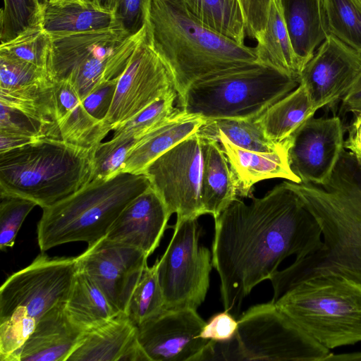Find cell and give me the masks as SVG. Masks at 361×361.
Instances as JSON below:
<instances>
[{"label":"cell","instance_id":"cell-40","mask_svg":"<svg viewBox=\"0 0 361 361\" xmlns=\"http://www.w3.org/2000/svg\"><path fill=\"white\" fill-rule=\"evenodd\" d=\"M0 133L33 140L60 139L59 132L13 107L0 104Z\"/></svg>","mask_w":361,"mask_h":361},{"label":"cell","instance_id":"cell-27","mask_svg":"<svg viewBox=\"0 0 361 361\" xmlns=\"http://www.w3.org/2000/svg\"><path fill=\"white\" fill-rule=\"evenodd\" d=\"M65 310L70 319L85 332L106 323L120 312L91 277L78 267Z\"/></svg>","mask_w":361,"mask_h":361},{"label":"cell","instance_id":"cell-3","mask_svg":"<svg viewBox=\"0 0 361 361\" xmlns=\"http://www.w3.org/2000/svg\"><path fill=\"white\" fill-rule=\"evenodd\" d=\"M147 35L173 75L179 99L199 80L258 61L255 47L210 29L181 0L151 1Z\"/></svg>","mask_w":361,"mask_h":361},{"label":"cell","instance_id":"cell-21","mask_svg":"<svg viewBox=\"0 0 361 361\" xmlns=\"http://www.w3.org/2000/svg\"><path fill=\"white\" fill-rule=\"evenodd\" d=\"M61 303L47 312L11 361H67L85 332L68 317Z\"/></svg>","mask_w":361,"mask_h":361},{"label":"cell","instance_id":"cell-16","mask_svg":"<svg viewBox=\"0 0 361 361\" xmlns=\"http://www.w3.org/2000/svg\"><path fill=\"white\" fill-rule=\"evenodd\" d=\"M343 133L339 116H313L290 136L289 164L301 183L322 185L329 179L344 149Z\"/></svg>","mask_w":361,"mask_h":361},{"label":"cell","instance_id":"cell-18","mask_svg":"<svg viewBox=\"0 0 361 361\" xmlns=\"http://www.w3.org/2000/svg\"><path fill=\"white\" fill-rule=\"evenodd\" d=\"M170 216L163 201L149 186L124 208L106 237L136 247L149 257L159 246Z\"/></svg>","mask_w":361,"mask_h":361},{"label":"cell","instance_id":"cell-6","mask_svg":"<svg viewBox=\"0 0 361 361\" xmlns=\"http://www.w3.org/2000/svg\"><path fill=\"white\" fill-rule=\"evenodd\" d=\"M77 269V257H50L42 252L4 282L0 288L1 361H11L39 319L66 302Z\"/></svg>","mask_w":361,"mask_h":361},{"label":"cell","instance_id":"cell-36","mask_svg":"<svg viewBox=\"0 0 361 361\" xmlns=\"http://www.w3.org/2000/svg\"><path fill=\"white\" fill-rule=\"evenodd\" d=\"M51 36L42 23L34 25L13 39L1 43L0 53L34 64L47 71Z\"/></svg>","mask_w":361,"mask_h":361},{"label":"cell","instance_id":"cell-4","mask_svg":"<svg viewBox=\"0 0 361 361\" xmlns=\"http://www.w3.org/2000/svg\"><path fill=\"white\" fill-rule=\"evenodd\" d=\"M93 155L52 138L0 152V195L51 206L92 180Z\"/></svg>","mask_w":361,"mask_h":361},{"label":"cell","instance_id":"cell-17","mask_svg":"<svg viewBox=\"0 0 361 361\" xmlns=\"http://www.w3.org/2000/svg\"><path fill=\"white\" fill-rule=\"evenodd\" d=\"M361 74V51L329 35L299 77L317 111L343 97Z\"/></svg>","mask_w":361,"mask_h":361},{"label":"cell","instance_id":"cell-45","mask_svg":"<svg viewBox=\"0 0 361 361\" xmlns=\"http://www.w3.org/2000/svg\"><path fill=\"white\" fill-rule=\"evenodd\" d=\"M238 324V322L230 312L224 310L214 314L205 323L200 336L216 342L229 341L234 337Z\"/></svg>","mask_w":361,"mask_h":361},{"label":"cell","instance_id":"cell-2","mask_svg":"<svg viewBox=\"0 0 361 361\" xmlns=\"http://www.w3.org/2000/svg\"><path fill=\"white\" fill-rule=\"evenodd\" d=\"M286 182L318 222L323 245L270 278L273 300L324 274L337 273L361 283V159L344 149L324 185Z\"/></svg>","mask_w":361,"mask_h":361},{"label":"cell","instance_id":"cell-48","mask_svg":"<svg viewBox=\"0 0 361 361\" xmlns=\"http://www.w3.org/2000/svg\"><path fill=\"white\" fill-rule=\"evenodd\" d=\"M326 361H361V353L334 355L331 353Z\"/></svg>","mask_w":361,"mask_h":361},{"label":"cell","instance_id":"cell-42","mask_svg":"<svg viewBox=\"0 0 361 361\" xmlns=\"http://www.w3.org/2000/svg\"><path fill=\"white\" fill-rule=\"evenodd\" d=\"M152 0H114L118 23L133 35L148 24Z\"/></svg>","mask_w":361,"mask_h":361},{"label":"cell","instance_id":"cell-9","mask_svg":"<svg viewBox=\"0 0 361 361\" xmlns=\"http://www.w3.org/2000/svg\"><path fill=\"white\" fill-rule=\"evenodd\" d=\"M147 35V25L133 35L120 25L50 35L48 76L53 82L68 81L82 101L101 83L123 73Z\"/></svg>","mask_w":361,"mask_h":361},{"label":"cell","instance_id":"cell-12","mask_svg":"<svg viewBox=\"0 0 361 361\" xmlns=\"http://www.w3.org/2000/svg\"><path fill=\"white\" fill-rule=\"evenodd\" d=\"M203 154L197 133L155 159L144 169L150 187L176 221L205 214L202 203Z\"/></svg>","mask_w":361,"mask_h":361},{"label":"cell","instance_id":"cell-29","mask_svg":"<svg viewBox=\"0 0 361 361\" xmlns=\"http://www.w3.org/2000/svg\"><path fill=\"white\" fill-rule=\"evenodd\" d=\"M257 42L255 47L258 61L299 80L300 72L279 0H271L265 30Z\"/></svg>","mask_w":361,"mask_h":361},{"label":"cell","instance_id":"cell-23","mask_svg":"<svg viewBox=\"0 0 361 361\" xmlns=\"http://www.w3.org/2000/svg\"><path fill=\"white\" fill-rule=\"evenodd\" d=\"M279 1L301 73L329 35L323 1Z\"/></svg>","mask_w":361,"mask_h":361},{"label":"cell","instance_id":"cell-51","mask_svg":"<svg viewBox=\"0 0 361 361\" xmlns=\"http://www.w3.org/2000/svg\"><path fill=\"white\" fill-rule=\"evenodd\" d=\"M357 2H358L361 5V0H355Z\"/></svg>","mask_w":361,"mask_h":361},{"label":"cell","instance_id":"cell-31","mask_svg":"<svg viewBox=\"0 0 361 361\" xmlns=\"http://www.w3.org/2000/svg\"><path fill=\"white\" fill-rule=\"evenodd\" d=\"M196 133L202 137L212 140L218 135H223L240 148L262 152L278 149L286 140L276 142L267 138L257 118L206 119Z\"/></svg>","mask_w":361,"mask_h":361},{"label":"cell","instance_id":"cell-8","mask_svg":"<svg viewBox=\"0 0 361 361\" xmlns=\"http://www.w3.org/2000/svg\"><path fill=\"white\" fill-rule=\"evenodd\" d=\"M298 85L297 78L255 61L194 82L179 99L180 110L205 119L256 118Z\"/></svg>","mask_w":361,"mask_h":361},{"label":"cell","instance_id":"cell-38","mask_svg":"<svg viewBox=\"0 0 361 361\" xmlns=\"http://www.w3.org/2000/svg\"><path fill=\"white\" fill-rule=\"evenodd\" d=\"M136 142L111 138L100 143L94 152L92 180H109L122 173L128 154Z\"/></svg>","mask_w":361,"mask_h":361},{"label":"cell","instance_id":"cell-50","mask_svg":"<svg viewBox=\"0 0 361 361\" xmlns=\"http://www.w3.org/2000/svg\"><path fill=\"white\" fill-rule=\"evenodd\" d=\"M355 116H356L355 118L361 119V113H356Z\"/></svg>","mask_w":361,"mask_h":361},{"label":"cell","instance_id":"cell-5","mask_svg":"<svg viewBox=\"0 0 361 361\" xmlns=\"http://www.w3.org/2000/svg\"><path fill=\"white\" fill-rule=\"evenodd\" d=\"M149 186L144 174L121 173L109 180H92L43 208L37 228L41 252L71 242L90 245L105 237L124 208Z\"/></svg>","mask_w":361,"mask_h":361},{"label":"cell","instance_id":"cell-34","mask_svg":"<svg viewBox=\"0 0 361 361\" xmlns=\"http://www.w3.org/2000/svg\"><path fill=\"white\" fill-rule=\"evenodd\" d=\"M329 35L361 51V5L355 0H322Z\"/></svg>","mask_w":361,"mask_h":361},{"label":"cell","instance_id":"cell-10","mask_svg":"<svg viewBox=\"0 0 361 361\" xmlns=\"http://www.w3.org/2000/svg\"><path fill=\"white\" fill-rule=\"evenodd\" d=\"M238 322L233 339L216 343L214 360L326 361L331 354L271 301L250 307Z\"/></svg>","mask_w":361,"mask_h":361},{"label":"cell","instance_id":"cell-1","mask_svg":"<svg viewBox=\"0 0 361 361\" xmlns=\"http://www.w3.org/2000/svg\"><path fill=\"white\" fill-rule=\"evenodd\" d=\"M250 204L236 199L214 219L212 262L219 274L224 310H238L253 288L286 257L321 249L316 219L286 181Z\"/></svg>","mask_w":361,"mask_h":361},{"label":"cell","instance_id":"cell-46","mask_svg":"<svg viewBox=\"0 0 361 361\" xmlns=\"http://www.w3.org/2000/svg\"><path fill=\"white\" fill-rule=\"evenodd\" d=\"M341 111L361 113V74L349 92L343 97Z\"/></svg>","mask_w":361,"mask_h":361},{"label":"cell","instance_id":"cell-7","mask_svg":"<svg viewBox=\"0 0 361 361\" xmlns=\"http://www.w3.org/2000/svg\"><path fill=\"white\" fill-rule=\"evenodd\" d=\"M274 303L329 350L361 341V283L352 279L337 273L312 276Z\"/></svg>","mask_w":361,"mask_h":361},{"label":"cell","instance_id":"cell-33","mask_svg":"<svg viewBox=\"0 0 361 361\" xmlns=\"http://www.w3.org/2000/svg\"><path fill=\"white\" fill-rule=\"evenodd\" d=\"M166 310L158 276V259L147 266L130 298L126 314L137 326Z\"/></svg>","mask_w":361,"mask_h":361},{"label":"cell","instance_id":"cell-35","mask_svg":"<svg viewBox=\"0 0 361 361\" xmlns=\"http://www.w3.org/2000/svg\"><path fill=\"white\" fill-rule=\"evenodd\" d=\"M178 97L173 90L114 130L113 139L136 140L170 118L178 109L173 106Z\"/></svg>","mask_w":361,"mask_h":361},{"label":"cell","instance_id":"cell-13","mask_svg":"<svg viewBox=\"0 0 361 361\" xmlns=\"http://www.w3.org/2000/svg\"><path fill=\"white\" fill-rule=\"evenodd\" d=\"M196 310H166L137 326L138 341L149 361L214 360L216 341L200 336L206 322Z\"/></svg>","mask_w":361,"mask_h":361},{"label":"cell","instance_id":"cell-39","mask_svg":"<svg viewBox=\"0 0 361 361\" xmlns=\"http://www.w3.org/2000/svg\"><path fill=\"white\" fill-rule=\"evenodd\" d=\"M37 204L28 199L1 195L0 249L6 251L12 247L24 220Z\"/></svg>","mask_w":361,"mask_h":361},{"label":"cell","instance_id":"cell-32","mask_svg":"<svg viewBox=\"0 0 361 361\" xmlns=\"http://www.w3.org/2000/svg\"><path fill=\"white\" fill-rule=\"evenodd\" d=\"M0 104L16 109L60 133L56 117L54 82L0 89Z\"/></svg>","mask_w":361,"mask_h":361},{"label":"cell","instance_id":"cell-44","mask_svg":"<svg viewBox=\"0 0 361 361\" xmlns=\"http://www.w3.org/2000/svg\"><path fill=\"white\" fill-rule=\"evenodd\" d=\"M246 25V35L257 42L266 27L271 0H240Z\"/></svg>","mask_w":361,"mask_h":361},{"label":"cell","instance_id":"cell-28","mask_svg":"<svg viewBox=\"0 0 361 361\" xmlns=\"http://www.w3.org/2000/svg\"><path fill=\"white\" fill-rule=\"evenodd\" d=\"M314 109L305 87L300 85L270 106L258 118L264 135L279 142L290 137L302 123L314 116Z\"/></svg>","mask_w":361,"mask_h":361},{"label":"cell","instance_id":"cell-43","mask_svg":"<svg viewBox=\"0 0 361 361\" xmlns=\"http://www.w3.org/2000/svg\"><path fill=\"white\" fill-rule=\"evenodd\" d=\"M118 78L101 83L81 101L87 111L96 119L104 122L113 102Z\"/></svg>","mask_w":361,"mask_h":361},{"label":"cell","instance_id":"cell-41","mask_svg":"<svg viewBox=\"0 0 361 361\" xmlns=\"http://www.w3.org/2000/svg\"><path fill=\"white\" fill-rule=\"evenodd\" d=\"M49 80L46 70L0 53V89L20 87Z\"/></svg>","mask_w":361,"mask_h":361},{"label":"cell","instance_id":"cell-22","mask_svg":"<svg viewBox=\"0 0 361 361\" xmlns=\"http://www.w3.org/2000/svg\"><path fill=\"white\" fill-rule=\"evenodd\" d=\"M54 82L56 123L61 140L73 146L94 152L111 130L110 126L87 111L68 81Z\"/></svg>","mask_w":361,"mask_h":361},{"label":"cell","instance_id":"cell-25","mask_svg":"<svg viewBox=\"0 0 361 361\" xmlns=\"http://www.w3.org/2000/svg\"><path fill=\"white\" fill-rule=\"evenodd\" d=\"M117 25H120L113 11L97 6L89 0H56L43 4L42 26L50 35L83 32Z\"/></svg>","mask_w":361,"mask_h":361},{"label":"cell","instance_id":"cell-47","mask_svg":"<svg viewBox=\"0 0 361 361\" xmlns=\"http://www.w3.org/2000/svg\"><path fill=\"white\" fill-rule=\"evenodd\" d=\"M344 149H348L361 159V119L355 117L349 127L348 138L344 141Z\"/></svg>","mask_w":361,"mask_h":361},{"label":"cell","instance_id":"cell-24","mask_svg":"<svg viewBox=\"0 0 361 361\" xmlns=\"http://www.w3.org/2000/svg\"><path fill=\"white\" fill-rule=\"evenodd\" d=\"M206 119L178 109L161 126L140 138L129 151L122 173L142 174L160 155L197 131Z\"/></svg>","mask_w":361,"mask_h":361},{"label":"cell","instance_id":"cell-20","mask_svg":"<svg viewBox=\"0 0 361 361\" xmlns=\"http://www.w3.org/2000/svg\"><path fill=\"white\" fill-rule=\"evenodd\" d=\"M213 140L219 143L228 159L236 180L238 196L251 197L254 185L264 180L284 178L290 182L301 183L289 164L290 137L285 140L280 148L271 152L240 148L223 135H218Z\"/></svg>","mask_w":361,"mask_h":361},{"label":"cell","instance_id":"cell-26","mask_svg":"<svg viewBox=\"0 0 361 361\" xmlns=\"http://www.w3.org/2000/svg\"><path fill=\"white\" fill-rule=\"evenodd\" d=\"M202 203L204 214L215 219L237 199V184L219 143L202 137Z\"/></svg>","mask_w":361,"mask_h":361},{"label":"cell","instance_id":"cell-37","mask_svg":"<svg viewBox=\"0 0 361 361\" xmlns=\"http://www.w3.org/2000/svg\"><path fill=\"white\" fill-rule=\"evenodd\" d=\"M3 2L0 13L1 43L42 23L43 4L40 0H3Z\"/></svg>","mask_w":361,"mask_h":361},{"label":"cell","instance_id":"cell-19","mask_svg":"<svg viewBox=\"0 0 361 361\" xmlns=\"http://www.w3.org/2000/svg\"><path fill=\"white\" fill-rule=\"evenodd\" d=\"M149 361L137 339V326L124 312L85 332L67 361Z\"/></svg>","mask_w":361,"mask_h":361},{"label":"cell","instance_id":"cell-14","mask_svg":"<svg viewBox=\"0 0 361 361\" xmlns=\"http://www.w3.org/2000/svg\"><path fill=\"white\" fill-rule=\"evenodd\" d=\"M173 90V75L147 35L118 78L104 122L114 130Z\"/></svg>","mask_w":361,"mask_h":361},{"label":"cell","instance_id":"cell-15","mask_svg":"<svg viewBox=\"0 0 361 361\" xmlns=\"http://www.w3.org/2000/svg\"><path fill=\"white\" fill-rule=\"evenodd\" d=\"M76 257L78 267L91 277L118 312L125 313L148 257L136 247L105 236Z\"/></svg>","mask_w":361,"mask_h":361},{"label":"cell","instance_id":"cell-30","mask_svg":"<svg viewBox=\"0 0 361 361\" xmlns=\"http://www.w3.org/2000/svg\"><path fill=\"white\" fill-rule=\"evenodd\" d=\"M181 1L202 23L240 44H245L246 25L240 0Z\"/></svg>","mask_w":361,"mask_h":361},{"label":"cell","instance_id":"cell-49","mask_svg":"<svg viewBox=\"0 0 361 361\" xmlns=\"http://www.w3.org/2000/svg\"><path fill=\"white\" fill-rule=\"evenodd\" d=\"M97 6L113 11L114 0H89Z\"/></svg>","mask_w":361,"mask_h":361},{"label":"cell","instance_id":"cell-11","mask_svg":"<svg viewBox=\"0 0 361 361\" xmlns=\"http://www.w3.org/2000/svg\"><path fill=\"white\" fill-rule=\"evenodd\" d=\"M197 219L176 221L170 243L158 259L166 310H197L204 301L212 269L210 250L199 244Z\"/></svg>","mask_w":361,"mask_h":361}]
</instances>
